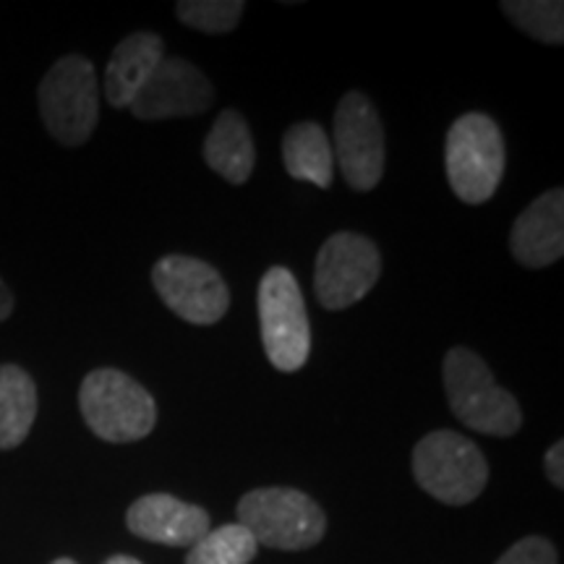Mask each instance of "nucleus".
Instances as JSON below:
<instances>
[{
    "instance_id": "f257e3e1",
    "label": "nucleus",
    "mask_w": 564,
    "mask_h": 564,
    "mask_svg": "<svg viewBox=\"0 0 564 564\" xmlns=\"http://www.w3.org/2000/svg\"><path fill=\"white\" fill-rule=\"evenodd\" d=\"M444 392L455 419L489 436L518 434L523 413L518 400L502 390L489 366L470 348H453L442 366Z\"/></svg>"
},
{
    "instance_id": "f03ea898",
    "label": "nucleus",
    "mask_w": 564,
    "mask_h": 564,
    "mask_svg": "<svg viewBox=\"0 0 564 564\" xmlns=\"http://www.w3.org/2000/svg\"><path fill=\"white\" fill-rule=\"evenodd\" d=\"M507 165L505 137L484 112H465L449 126L444 141L447 181L465 204L489 202L499 188Z\"/></svg>"
},
{
    "instance_id": "7ed1b4c3",
    "label": "nucleus",
    "mask_w": 564,
    "mask_h": 564,
    "mask_svg": "<svg viewBox=\"0 0 564 564\" xmlns=\"http://www.w3.org/2000/svg\"><path fill=\"white\" fill-rule=\"evenodd\" d=\"M79 408L91 434L112 444L144 440L158 423L152 394L118 369L87 373L79 390Z\"/></svg>"
},
{
    "instance_id": "20e7f679",
    "label": "nucleus",
    "mask_w": 564,
    "mask_h": 564,
    "mask_svg": "<svg viewBox=\"0 0 564 564\" xmlns=\"http://www.w3.org/2000/svg\"><path fill=\"white\" fill-rule=\"evenodd\" d=\"M238 523L253 541L282 552H303L324 539L327 518L312 497L299 489H253L238 502Z\"/></svg>"
},
{
    "instance_id": "39448f33",
    "label": "nucleus",
    "mask_w": 564,
    "mask_h": 564,
    "mask_svg": "<svg viewBox=\"0 0 564 564\" xmlns=\"http://www.w3.org/2000/svg\"><path fill=\"white\" fill-rule=\"evenodd\" d=\"M259 329L267 358L274 369L293 373L306 366L312 352V327L301 285L288 267H270L259 282Z\"/></svg>"
},
{
    "instance_id": "423d86ee",
    "label": "nucleus",
    "mask_w": 564,
    "mask_h": 564,
    "mask_svg": "<svg viewBox=\"0 0 564 564\" xmlns=\"http://www.w3.org/2000/svg\"><path fill=\"white\" fill-rule=\"evenodd\" d=\"M413 476L419 486L444 505H470L489 481L481 449L457 432H432L415 444Z\"/></svg>"
},
{
    "instance_id": "0eeeda50",
    "label": "nucleus",
    "mask_w": 564,
    "mask_h": 564,
    "mask_svg": "<svg viewBox=\"0 0 564 564\" xmlns=\"http://www.w3.org/2000/svg\"><path fill=\"white\" fill-rule=\"evenodd\" d=\"M40 116L63 147H82L100 118L95 66L84 55H66L40 84Z\"/></svg>"
},
{
    "instance_id": "6e6552de",
    "label": "nucleus",
    "mask_w": 564,
    "mask_h": 564,
    "mask_svg": "<svg viewBox=\"0 0 564 564\" xmlns=\"http://www.w3.org/2000/svg\"><path fill=\"white\" fill-rule=\"evenodd\" d=\"M382 274L379 249L358 232H335L322 243L314 264V293L324 308L340 312L366 299Z\"/></svg>"
},
{
    "instance_id": "1a4fd4ad",
    "label": "nucleus",
    "mask_w": 564,
    "mask_h": 564,
    "mask_svg": "<svg viewBox=\"0 0 564 564\" xmlns=\"http://www.w3.org/2000/svg\"><path fill=\"white\" fill-rule=\"evenodd\" d=\"M333 154L345 183L371 192L384 173V129L379 112L361 91H348L335 110Z\"/></svg>"
},
{
    "instance_id": "9d476101",
    "label": "nucleus",
    "mask_w": 564,
    "mask_h": 564,
    "mask_svg": "<svg viewBox=\"0 0 564 564\" xmlns=\"http://www.w3.org/2000/svg\"><path fill=\"white\" fill-rule=\"evenodd\" d=\"M152 285L167 308L183 322L209 327L230 308V291L215 267L202 259L171 253L152 267Z\"/></svg>"
},
{
    "instance_id": "9b49d317",
    "label": "nucleus",
    "mask_w": 564,
    "mask_h": 564,
    "mask_svg": "<svg viewBox=\"0 0 564 564\" xmlns=\"http://www.w3.org/2000/svg\"><path fill=\"white\" fill-rule=\"evenodd\" d=\"M215 102V87L194 63L162 58L150 82L141 87L131 112L139 121H167V118L199 116Z\"/></svg>"
},
{
    "instance_id": "f8f14e48",
    "label": "nucleus",
    "mask_w": 564,
    "mask_h": 564,
    "mask_svg": "<svg viewBox=\"0 0 564 564\" xmlns=\"http://www.w3.org/2000/svg\"><path fill=\"white\" fill-rule=\"evenodd\" d=\"M126 525L139 539L162 546H194L212 531L207 510L181 502L171 494H147L137 499L126 512Z\"/></svg>"
},
{
    "instance_id": "ddd939ff",
    "label": "nucleus",
    "mask_w": 564,
    "mask_h": 564,
    "mask_svg": "<svg viewBox=\"0 0 564 564\" xmlns=\"http://www.w3.org/2000/svg\"><path fill=\"white\" fill-rule=\"evenodd\" d=\"M510 251L528 270L560 262L564 253V192L552 188L541 194L512 225Z\"/></svg>"
},
{
    "instance_id": "4468645a",
    "label": "nucleus",
    "mask_w": 564,
    "mask_h": 564,
    "mask_svg": "<svg viewBox=\"0 0 564 564\" xmlns=\"http://www.w3.org/2000/svg\"><path fill=\"white\" fill-rule=\"evenodd\" d=\"M162 58V40L152 32H133L118 42L105 70V97L112 108H131Z\"/></svg>"
},
{
    "instance_id": "2eb2a0df",
    "label": "nucleus",
    "mask_w": 564,
    "mask_h": 564,
    "mask_svg": "<svg viewBox=\"0 0 564 564\" xmlns=\"http://www.w3.org/2000/svg\"><path fill=\"white\" fill-rule=\"evenodd\" d=\"M204 160L232 186H243L257 165V147L249 123L238 110H223L204 139Z\"/></svg>"
},
{
    "instance_id": "dca6fc26",
    "label": "nucleus",
    "mask_w": 564,
    "mask_h": 564,
    "mask_svg": "<svg viewBox=\"0 0 564 564\" xmlns=\"http://www.w3.org/2000/svg\"><path fill=\"white\" fill-rule=\"evenodd\" d=\"M282 162H285V171L295 181L314 183L319 188L333 186V141H329L319 123L303 121L285 131V137H282Z\"/></svg>"
},
{
    "instance_id": "f3484780",
    "label": "nucleus",
    "mask_w": 564,
    "mask_h": 564,
    "mask_svg": "<svg viewBox=\"0 0 564 564\" xmlns=\"http://www.w3.org/2000/svg\"><path fill=\"white\" fill-rule=\"evenodd\" d=\"M37 419V387L17 364L0 366V449H13Z\"/></svg>"
},
{
    "instance_id": "a211bd4d",
    "label": "nucleus",
    "mask_w": 564,
    "mask_h": 564,
    "mask_svg": "<svg viewBox=\"0 0 564 564\" xmlns=\"http://www.w3.org/2000/svg\"><path fill=\"white\" fill-rule=\"evenodd\" d=\"M259 544L241 523L220 525L192 546L186 564H249Z\"/></svg>"
},
{
    "instance_id": "6ab92c4d",
    "label": "nucleus",
    "mask_w": 564,
    "mask_h": 564,
    "mask_svg": "<svg viewBox=\"0 0 564 564\" xmlns=\"http://www.w3.org/2000/svg\"><path fill=\"white\" fill-rule=\"evenodd\" d=\"M502 11L520 30L544 45L564 42V3L560 0H507Z\"/></svg>"
},
{
    "instance_id": "aec40b11",
    "label": "nucleus",
    "mask_w": 564,
    "mask_h": 564,
    "mask_svg": "<svg viewBox=\"0 0 564 564\" xmlns=\"http://www.w3.org/2000/svg\"><path fill=\"white\" fill-rule=\"evenodd\" d=\"M246 6L241 0H181L178 19L204 34H228L241 21Z\"/></svg>"
},
{
    "instance_id": "412c9836",
    "label": "nucleus",
    "mask_w": 564,
    "mask_h": 564,
    "mask_svg": "<svg viewBox=\"0 0 564 564\" xmlns=\"http://www.w3.org/2000/svg\"><path fill=\"white\" fill-rule=\"evenodd\" d=\"M497 564H556V552L541 535H528L507 549Z\"/></svg>"
},
{
    "instance_id": "4be33fe9",
    "label": "nucleus",
    "mask_w": 564,
    "mask_h": 564,
    "mask_svg": "<svg viewBox=\"0 0 564 564\" xmlns=\"http://www.w3.org/2000/svg\"><path fill=\"white\" fill-rule=\"evenodd\" d=\"M544 468H546V478L552 481L556 489L564 486V444L556 442L552 449H549L544 457Z\"/></svg>"
},
{
    "instance_id": "5701e85b",
    "label": "nucleus",
    "mask_w": 564,
    "mask_h": 564,
    "mask_svg": "<svg viewBox=\"0 0 564 564\" xmlns=\"http://www.w3.org/2000/svg\"><path fill=\"white\" fill-rule=\"evenodd\" d=\"M13 312V293L6 285V280L0 278V322H6Z\"/></svg>"
},
{
    "instance_id": "b1692460",
    "label": "nucleus",
    "mask_w": 564,
    "mask_h": 564,
    "mask_svg": "<svg viewBox=\"0 0 564 564\" xmlns=\"http://www.w3.org/2000/svg\"><path fill=\"white\" fill-rule=\"evenodd\" d=\"M105 564H141L139 560H133V556H126V554H116V556H110L108 562Z\"/></svg>"
},
{
    "instance_id": "393cba45",
    "label": "nucleus",
    "mask_w": 564,
    "mask_h": 564,
    "mask_svg": "<svg viewBox=\"0 0 564 564\" xmlns=\"http://www.w3.org/2000/svg\"><path fill=\"white\" fill-rule=\"evenodd\" d=\"M53 564H76V562L74 560H55Z\"/></svg>"
}]
</instances>
